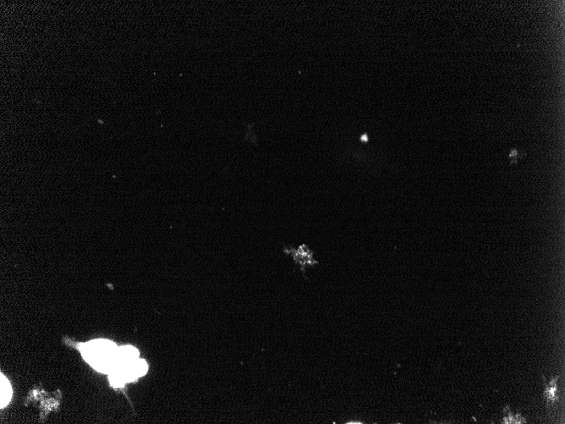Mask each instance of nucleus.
I'll list each match as a JSON object with an SVG mask.
<instances>
[{
  "instance_id": "7ed1b4c3",
  "label": "nucleus",
  "mask_w": 565,
  "mask_h": 424,
  "mask_svg": "<svg viewBox=\"0 0 565 424\" xmlns=\"http://www.w3.org/2000/svg\"><path fill=\"white\" fill-rule=\"evenodd\" d=\"M139 358V351L136 348L128 345L118 348L117 351V361L116 367L126 364L130 361H135Z\"/></svg>"
},
{
  "instance_id": "20e7f679",
  "label": "nucleus",
  "mask_w": 565,
  "mask_h": 424,
  "mask_svg": "<svg viewBox=\"0 0 565 424\" xmlns=\"http://www.w3.org/2000/svg\"><path fill=\"white\" fill-rule=\"evenodd\" d=\"M0 388H1V398H0V408H3L9 404L12 397V390L10 384L3 375H0Z\"/></svg>"
},
{
  "instance_id": "423d86ee",
  "label": "nucleus",
  "mask_w": 565,
  "mask_h": 424,
  "mask_svg": "<svg viewBox=\"0 0 565 424\" xmlns=\"http://www.w3.org/2000/svg\"><path fill=\"white\" fill-rule=\"evenodd\" d=\"M508 414L505 415V418L503 419V424H524L526 422V419L523 418L520 415H516V416H513L511 412L509 411V408L504 409Z\"/></svg>"
},
{
  "instance_id": "f03ea898",
  "label": "nucleus",
  "mask_w": 565,
  "mask_h": 424,
  "mask_svg": "<svg viewBox=\"0 0 565 424\" xmlns=\"http://www.w3.org/2000/svg\"><path fill=\"white\" fill-rule=\"evenodd\" d=\"M285 252L291 253L295 262L298 265L301 266L302 270L309 266L318 264V261L315 260L313 252L306 245H299L297 249H289V251Z\"/></svg>"
},
{
  "instance_id": "f257e3e1",
  "label": "nucleus",
  "mask_w": 565,
  "mask_h": 424,
  "mask_svg": "<svg viewBox=\"0 0 565 424\" xmlns=\"http://www.w3.org/2000/svg\"><path fill=\"white\" fill-rule=\"evenodd\" d=\"M118 348L107 340H94L81 345L80 351L93 368L109 374L115 368Z\"/></svg>"
},
{
  "instance_id": "39448f33",
  "label": "nucleus",
  "mask_w": 565,
  "mask_h": 424,
  "mask_svg": "<svg viewBox=\"0 0 565 424\" xmlns=\"http://www.w3.org/2000/svg\"><path fill=\"white\" fill-rule=\"evenodd\" d=\"M558 379H559V376L552 378L549 384L545 383V390L543 392V398L547 401L548 406L553 405V403H555V401L558 399V396H557V388H558L557 387V382H558Z\"/></svg>"
},
{
  "instance_id": "0eeeda50",
  "label": "nucleus",
  "mask_w": 565,
  "mask_h": 424,
  "mask_svg": "<svg viewBox=\"0 0 565 424\" xmlns=\"http://www.w3.org/2000/svg\"><path fill=\"white\" fill-rule=\"evenodd\" d=\"M526 155L527 154L525 152H520V151H518V150L516 149L510 150L509 153V163H510V165L517 164V163L519 162V159L525 158Z\"/></svg>"
}]
</instances>
